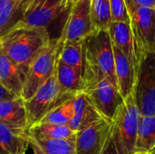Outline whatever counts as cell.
Instances as JSON below:
<instances>
[{"label": "cell", "instance_id": "cell-1", "mask_svg": "<svg viewBox=\"0 0 155 154\" xmlns=\"http://www.w3.org/2000/svg\"><path fill=\"white\" fill-rule=\"evenodd\" d=\"M50 40L46 28L29 26L18 19L0 36V46L25 78L30 64Z\"/></svg>", "mask_w": 155, "mask_h": 154}, {"label": "cell", "instance_id": "cell-2", "mask_svg": "<svg viewBox=\"0 0 155 154\" xmlns=\"http://www.w3.org/2000/svg\"><path fill=\"white\" fill-rule=\"evenodd\" d=\"M84 84L105 78L117 89L113 44L108 30L93 32L84 41Z\"/></svg>", "mask_w": 155, "mask_h": 154}, {"label": "cell", "instance_id": "cell-3", "mask_svg": "<svg viewBox=\"0 0 155 154\" xmlns=\"http://www.w3.org/2000/svg\"><path fill=\"white\" fill-rule=\"evenodd\" d=\"M142 114L130 93L112 121V135L120 154H134Z\"/></svg>", "mask_w": 155, "mask_h": 154}, {"label": "cell", "instance_id": "cell-4", "mask_svg": "<svg viewBox=\"0 0 155 154\" xmlns=\"http://www.w3.org/2000/svg\"><path fill=\"white\" fill-rule=\"evenodd\" d=\"M62 44L63 40L60 36L51 38L30 64L21 93V99L24 102L27 101L54 73Z\"/></svg>", "mask_w": 155, "mask_h": 154}, {"label": "cell", "instance_id": "cell-5", "mask_svg": "<svg viewBox=\"0 0 155 154\" xmlns=\"http://www.w3.org/2000/svg\"><path fill=\"white\" fill-rule=\"evenodd\" d=\"M125 5L138 64L145 54L155 52V10L138 6L131 0H125Z\"/></svg>", "mask_w": 155, "mask_h": 154}, {"label": "cell", "instance_id": "cell-6", "mask_svg": "<svg viewBox=\"0 0 155 154\" xmlns=\"http://www.w3.org/2000/svg\"><path fill=\"white\" fill-rule=\"evenodd\" d=\"M74 96L62 92L56 76V67L52 75L25 103L26 111L27 130L38 123L43 117L59 104L73 99Z\"/></svg>", "mask_w": 155, "mask_h": 154}, {"label": "cell", "instance_id": "cell-7", "mask_svg": "<svg viewBox=\"0 0 155 154\" xmlns=\"http://www.w3.org/2000/svg\"><path fill=\"white\" fill-rule=\"evenodd\" d=\"M132 93L142 116L155 115V52L140 59Z\"/></svg>", "mask_w": 155, "mask_h": 154}, {"label": "cell", "instance_id": "cell-8", "mask_svg": "<svg viewBox=\"0 0 155 154\" xmlns=\"http://www.w3.org/2000/svg\"><path fill=\"white\" fill-rule=\"evenodd\" d=\"M84 93L102 117L110 122L124 100L119 90L105 78L87 84Z\"/></svg>", "mask_w": 155, "mask_h": 154}, {"label": "cell", "instance_id": "cell-9", "mask_svg": "<svg viewBox=\"0 0 155 154\" xmlns=\"http://www.w3.org/2000/svg\"><path fill=\"white\" fill-rule=\"evenodd\" d=\"M93 32L91 0H77L68 11L60 37L63 42H84Z\"/></svg>", "mask_w": 155, "mask_h": 154}, {"label": "cell", "instance_id": "cell-10", "mask_svg": "<svg viewBox=\"0 0 155 154\" xmlns=\"http://www.w3.org/2000/svg\"><path fill=\"white\" fill-rule=\"evenodd\" d=\"M112 133V122L101 119L75 135V154H103Z\"/></svg>", "mask_w": 155, "mask_h": 154}, {"label": "cell", "instance_id": "cell-11", "mask_svg": "<svg viewBox=\"0 0 155 154\" xmlns=\"http://www.w3.org/2000/svg\"><path fill=\"white\" fill-rule=\"evenodd\" d=\"M70 0H34L20 20L33 27L46 28L61 14L69 11Z\"/></svg>", "mask_w": 155, "mask_h": 154}, {"label": "cell", "instance_id": "cell-12", "mask_svg": "<svg viewBox=\"0 0 155 154\" xmlns=\"http://www.w3.org/2000/svg\"><path fill=\"white\" fill-rule=\"evenodd\" d=\"M74 114L69 124L71 130L77 133L103 119L84 93L76 94L73 99Z\"/></svg>", "mask_w": 155, "mask_h": 154}, {"label": "cell", "instance_id": "cell-13", "mask_svg": "<svg viewBox=\"0 0 155 154\" xmlns=\"http://www.w3.org/2000/svg\"><path fill=\"white\" fill-rule=\"evenodd\" d=\"M114 46L117 47L132 63L136 71V56L129 22H112L108 29Z\"/></svg>", "mask_w": 155, "mask_h": 154}, {"label": "cell", "instance_id": "cell-14", "mask_svg": "<svg viewBox=\"0 0 155 154\" xmlns=\"http://www.w3.org/2000/svg\"><path fill=\"white\" fill-rule=\"evenodd\" d=\"M115 63V76L118 90L125 99L132 93L135 82V69L129 59L115 46L113 45Z\"/></svg>", "mask_w": 155, "mask_h": 154}, {"label": "cell", "instance_id": "cell-15", "mask_svg": "<svg viewBox=\"0 0 155 154\" xmlns=\"http://www.w3.org/2000/svg\"><path fill=\"white\" fill-rule=\"evenodd\" d=\"M0 123L13 129L27 132L26 111L21 98L0 101Z\"/></svg>", "mask_w": 155, "mask_h": 154}, {"label": "cell", "instance_id": "cell-16", "mask_svg": "<svg viewBox=\"0 0 155 154\" xmlns=\"http://www.w3.org/2000/svg\"><path fill=\"white\" fill-rule=\"evenodd\" d=\"M28 147L27 132L13 129L0 123V154H19Z\"/></svg>", "mask_w": 155, "mask_h": 154}, {"label": "cell", "instance_id": "cell-17", "mask_svg": "<svg viewBox=\"0 0 155 154\" xmlns=\"http://www.w3.org/2000/svg\"><path fill=\"white\" fill-rule=\"evenodd\" d=\"M56 76L63 93L75 96L76 94L84 92L85 84L83 75L59 59L56 64Z\"/></svg>", "mask_w": 155, "mask_h": 154}, {"label": "cell", "instance_id": "cell-18", "mask_svg": "<svg viewBox=\"0 0 155 154\" xmlns=\"http://www.w3.org/2000/svg\"><path fill=\"white\" fill-rule=\"evenodd\" d=\"M24 76L0 46V83L21 98Z\"/></svg>", "mask_w": 155, "mask_h": 154}, {"label": "cell", "instance_id": "cell-19", "mask_svg": "<svg viewBox=\"0 0 155 154\" xmlns=\"http://www.w3.org/2000/svg\"><path fill=\"white\" fill-rule=\"evenodd\" d=\"M154 151L155 115L142 116L138 127L134 153H153Z\"/></svg>", "mask_w": 155, "mask_h": 154}, {"label": "cell", "instance_id": "cell-20", "mask_svg": "<svg viewBox=\"0 0 155 154\" xmlns=\"http://www.w3.org/2000/svg\"><path fill=\"white\" fill-rule=\"evenodd\" d=\"M29 136L35 139L47 140H74L76 133H74L67 125H54L36 123L28 128Z\"/></svg>", "mask_w": 155, "mask_h": 154}, {"label": "cell", "instance_id": "cell-21", "mask_svg": "<svg viewBox=\"0 0 155 154\" xmlns=\"http://www.w3.org/2000/svg\"><path fill=\"white\" fill-rule=\"evenodd\" d=\"M58 59L83 75L84 71V42H63Z\"/></svg>", "mask_w": 155, "mask_h": 154}, {"label": "cell", "instance_id": "cell-22", "mask_svg": "<svg viewBox=\"0 0 155 154\" xmlns=\"http://www.w3.org/2000/svg\"><path fill=\"white\" fill-rule=\"evenodd\" d=\"M91 17L94 31L108 30L112 23L109 0H91Z\"/></svg>", "mask_w": 155, "mask_h": 154}, {"label": "cell", "instance_id": "cell-23", "mask_svg": "<svg viewBox=\"0 0 155 154\" xmlns=\"http://www.w3.org/2000/svg\"><path fill=\"white\" fill-rule=\"evenodd\" d=\"M73 99L68 100L51 110L43 117V119L38 123L69 126L74 114Z\"/></svg>", "mask_w": 155, "mask_h": 154}, {"label": "cell", "instance_id": "cell-24", "mask_svg": "<svg viewBox=\"0 0 155 154\" xmlns=\"http://www.w3.org/2000/svg\"><path fill=\"white\" fill-rule=\"evenodd\" d=\"M31 137V136H30ZM33 138V137H32ZM45 154H75L74 140H47L33 138Z\"/></svg>", "mask_w": 155, "mask_h": 154}, {"label": "cell", "instance_id": "cell-25", "mask_svg": "<svg viewBox=\"0 0 155 154\" xmlns=\"http://www.w3.org/2000/svg\"><path fill=\"white\" fill-rule=\"evenodd\" d=\"M17 11H21L20 0H0V36L16 22L14 18Z\"/></svg>", "mask_w": 155, "mask_h": 154}, {"label": "cell", "instance_id": "cell-26", "mask_svg": "<svg viewBox=\"0 0 155 154\" xmlns=\"http://www.w3.org/2000/svg\"><path fill=\"white\" fill-rule=\"evenodd\" d=\"M112 22H129L125 0H109Z\"/></svg>", "mask_w": 155, "mask_h": 154}, {"label": "cell", "instance_id": "cell-27", "mask_svg": "<svg viewBox=\"0 0 155 154\" xmlns=\"http://www.w3.org/2000/svg\"><path fill=\"white\" fill-rule=\"evenodd\" d=\"M20 97L16 96L11 91H9L3 84L0 83V101L2 100H15Z\"/></svg>", "mask_w": 155, "mask_h": 154}, {"label": "cell", "instance_id": "cell-28", "mask_svg": "<svg viewBox=\"0 0 155 154\" xmlns=\"http://www.w3.org/2000/svg\"><path fill=\"white\" fill-rule=\"evenodd\" d=\"M103 154H120L119 151L116 148L115 143H114V141L112 133H111V136H110L109 141L107 143L106 148H105V150H104V152Z\"/></svg>", "mask_w": 155, "mask_h": 154}, {"label": "cell", "instance_id": "cell-29", "mask_svg": "<svg viewBox=\"0 0 155 154\" xmlns=\"http://www.w3.org/2000/svg\"><path fill=\"white\" fill-rule=\"evenodd\" d=\"M134 5L155 10V0H131Z\"/></svg>", "mask_w": 155, "mask_h": 154}, {"label": "cell", "instance_id": "cell-30", "mask_svg": "<svg viewBox=\"0 0 155 154\" xmlns=\"http://www.w3.org/2000/svg\"><path fill=\"white\" fill-rule=\"evenodd\" d=\"M28 146L31 147L34 154H45L44 152V151L39 147V145L35 143V141L29 135H28Z\"/></svg>", "mask_w": 155, "mask_h": 154}, {"label": "cell", "instance_id": "cell-31", "mask_svg": "<svg viewBox=\"0 0 155 154\" xmlns=\"http://www.w3.org/2000/svg\"><path fill=\"white\" fill-rule=\"evenodd\" d=\"M76 1H77V0H70V4H71V5H72L74 3H75Z\"/></svg>", "mask_w": 155, "mask_h": 154}, {"label": "cell", "instance_id": "cell-32", "mask_svg": "<svg viewBox=\"0 0 155 154\" xmlns=\"http://www.w3.org/2000/svg\"><path fill=\"white\" fill-rule=\"evenodd\" d=\"M19 154H26V153H25V152H21V153H19Z\"/></svg>", "mask_w": 155, "mask_h": 154}, {"label": "cell", "instance_id": "cell-33", "mask_svg": "<svg viewBox=\"0 0 155 154\" xmlns=\"http://www.w3.org/2000/svg\"><path fill=\"white\" fill-rule=\"evenodd\" d=\"M134 154H153V153H134Z\"/></svg>", "mask_w": 155, "mask_h": 154}, {"label": "cell", "instance_id": "cell-34", "mask_svg": "<svg viewBox=\"0 0 155 154\" xmlns=\"http://www.w3.org/2000/svg\"><path fill=\"white\" fill-rule=\"evenodd\" d=\"M153 154H155V151H154V152H153Z\"/></svg>", "mask_w": 155, "mask_h": 154}]
</instances>
